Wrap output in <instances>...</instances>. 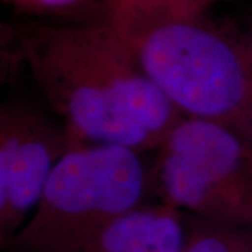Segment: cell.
Instances as JSON below:
<instances>
[{"label": "cell", "mask_w": 252, "mask_h": 252, "mask_svg": "<svg viewBox=\"0 0 252 252\" xmlns=\"http://www.w3.org/2000/svg\"><path fill=\"white\" fill-rule=\"evenodd\" d=\"M21 48L73 146L156 152L182 119L99 17L87 24L34 28Z\"/></svg>", "instance_id": "obj_1"}, {"label": "cell", "mask_w": 252, "mask_h": 252, "mask_svg": "<svg viewBox=\"0 0 252 252\" xmlns=\"http://www.w3.org/2000/svg\"><path fill=\"white\" fill-rule=\"evenodd\" d=\"M203 10L180 0H105L99 18L182 118L248 136L252 62Z\"/></svg>", "instance_id": "obj_2"}, {"label": "cell", "mask_w": 252, "mask_h": 252, "mask_svg": "<svg viewBox=\"0 0 252 252\" xmlns=\"http://www.w3.org/2000/svg\"><path fill=\"white\" fill-rule=\"evenodd\" d=\"M150 168L142 153L114 144L74 146L56 164L11 252H83L118 217L146 202Z\"/></svg>", "instance_id": "obj_3"}, {"label": "cell", "mask_w": 252, "mask_h": 252, "mask_svg": "<svg viewBox=\"0 0 252 252\" xmlns=\"http://www.w3.org/2000/svg\"><path fill=\"white\" fill-rule=\"evenodd\" d=\"M158 200L192 217L252 230V140L230 126L182 118L150 167Z\"/></svg>", "instance_id": "obj_4"}, {"label": "cell", "mask_w": 252, "mask_h": 252, "mask_svg": "<svg viewBox=\"0 0 252 252\" xmlns=\"http://www.w3.org/2000/svg\"><path fill=\"white\" fill-rule=\"evenodd\" d=\"M74 147L62 124L26 104L0 109V244L32 216L56 164Z\"/></svg>", "instance_id": "obj_5"}, {"label": "cell", "mask_w": 252, "mask_h": 252, "mask_svg": "<svg viewBox=\"0 0 252 252\" xmlns=\"http://www.w3.org/2000/svg\"><path fill=\"white\" fill-rule=\"evenodd\" d=\"M188 216L168 203L144 202L118 217L83 252H181Z\"/></svg>", "instance_id": "obj_6"}, {"label": "cell", "mask_w": 252, "mask_h": 252, "mask_svg": "<svg viewBox=\"0 0 252 252\" xmlns=\"http://www.w3.org/2000/svg\"><path fill=\"white\" fill-rule=\"evenodd\" d=\"M181 252H252V230L188 216V235Z\"/></svg>", "instance_id": "obj_7"}, {"label": "cell", "mask_w": 252, "mask_h": 252, "mask_svg": "<svg viewBox=\"0 0 252 252\" xmlns=\"http://www.w3.org/2000/svg\"><path fill=\"white\" fill-rule=\"evenodd\" d=\"M16 9L38 16L67 17L87 13L94 0H6Z\"/></svg>", "instance_id": "obj_8"}, {"label": "cell", "mask_w": 252, "mask_h": 252, "mask_svg": "<svg viewBox=\"0 0 252 252\" xmlns=\"http://www.w3.org/2000/svg\"><path fill=\"white\" fill-rule=\"evenodd\" d=\"M180 1H184V3H189L192 6H196V7H200V9H206L207 6L215 1V0H180Z\"/></svg>", "instance_id": "obj_9"}, {"label": "cell", "mask_w": 252, "mask_h": 252, "mask_svg": "<svg viewBox=\"0 0 252 252\" xmlns=\"http://www.w3.org/2000/svg\"><path fill=\"white\" fill-rule=\"evenodd\" d=\"M248 137L252 140V108L250 111V117H248Z\"/></svg>", "instance_id": "obj_10"}, {"label": "cell", "mask_w": 252, "mask_h": 252, "mask_svg": "<svg viewBox=\"0 0 252 252\" xmlns=\"http://www.w3.org/2000/svg\"><path fill=\"white\" fill-rule=\"evenodd\" d=\"M247 48H248V54H250V58H251V62H252V35L251 38L247 41Z\"/></svg>", "instance_id": "obj_11"}]
</instances>
